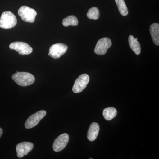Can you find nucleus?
I'll use <instances>...</instances> for the list:
<instances>
[{
  "instance_id": "nucleus-2",
  "label": "nucleus",
  "mask_w": 159,
  "mask_h": 159,
  "mask_svg": "<svg viewBox=\"0 0 159 159\" xmlns=\"http://www.w3.org/2000/svg\"><path fill=\"white\" fill-rule=\"evenodd\" d=\"M17 21L16 16L12 12L4 11L0 18V28L6 29H11L15 27Z\"/></svg>"
},
{
  "instance_id": "nucleus-16",
  "label": "nucleus",
  "mask_w": 159,
  "mask_h": 159,
  "mask_svg": "<svg viewBox=\"0 0 159 159\" xmlns=\"http://www.w3.org/2000/svg\"><path fill=\"white\" fill-rule=\"evenodd\" d=\"M120 14L126 16L128 14V10L124 0H115Z\"/></svg>"
},
{
  "instance_id": "nucleus-4",
  "label": "nucleus",
  "mask_w": 159,
  "mask_h": 159,
  "mask_svg": "<svg viewBox=\"0 0 159 159\" xmlns=\"http://www.w3.org/2000/svg\"><path fill=\"white\" fill-rule=\"evenodd\" d=\"M9 48L15 50L20 55H29L33 51L31 47L26 43L23 42H15L9 45Z\"/></svg>"
},
{
  "instance_id": "nucleus-9",
  "label": "nucleus",
  "mask_w": 159,
  "mask_h": 159,
  "mask_svg": "<svg viewBox=\"0 0 159 159\" xmlns=\"http://www.w3.org/2000/svg\"><path fill=\"white\" fill-rule=\"evenodd\" d=\"M69 139V136L67 134H61L54 141L53 145V150L56 152L61 151L67 145Z\"/></svg>"
},
{
  "instance_id": "nucleus-8",
  "label": "nucleus",
  "mask_w": 159,
  "mask_h": 159,
  "mask_svg": "<svg viewBox=\"0 0 159 159\" xmlns=\"http://www.w3.org/2000/svg\"><path fill=\"white\" fill-rule=\"evenodd\" d=\"M111 45L110 39L107 37L102 38L97 42L94 52L98 55H104Z\"/></svg>"
},
{
  "instance_id": "nucleus-15",
  "label": "nucleus",
  "mask_w": 159,
  "mask_h": 159,
  "mask_svg": "<svg viewBox=\"0 0 159 159\" xmlns=\"http://www.w3.org/2000/svg\"><path fill=\"white\" fill-rule=\"evenodd\" d=\"M62 25L64 27L77 26L78 25V19L74 16H69L63 20Z\"/></svg>"
},
{
  "instance_id": "nucleus-7",
  "label": "nucleus",
  "mask_w": 159,
  "mask_h": 159,
  "mask_svg": "<svg viewBox=\"0 0 159 159\" xmlns=\"http://www.w3.org/2000/svg\"><path fill=\"white\" fill-rule=\"evenodd\" d=\"M89 79V77L88 74H83L80 75L74 82L72 89L73 92L75 93L82 92L88 84Z\"/></svg>"
},
{
  "instance_id": "nucleus-18",
  "label": "nucleus",
  "mask_w": 159,
  "mask_h": 159,
  "mask_svg": "<svg viewBox=\"0 0 159 159\" xmlns=\"http://www.w3.org/2000/svg\"><path fill=\"white\" fill-rule=\"evenodd\" d=\"M3 134V129H2V128H1L0 127V138L2 137V135Z\"/></svg>"
},
{
  "instance_id": "nucleus-11",
  "label": "nucleus",
  "mask_w": 159,
  "mask_h": 159,
  "mask_svg": "<svg viewBox=\"0 0 159 159\" xmlns=\"http://www.w3.org/2000/svg\"><path fill=\"white\" fill-rule=\"evenodd\" d=\"M99 126L97 122H93L90 125L88 131L87 138L89 141L93 142L97 139L99 134Z\"/></svg>"
},
{
  "instance_id": "nucleus-3",
  "label": "nucleus",
  "mask_w": 159,
  "mask_h": 159,
  "mask_svg": "<svg viewBox=\"0 0 159 159\" xmlns=\"http://www.w3.org/2000/svg\"><path fill=\"white\" fill-rule=\"evenodd\" d=\"M18 14L24 21L32 23L35 21L37 12L34 9L28 6H22L19 9Z\"/></svg>"
},
{
  "instance_id": "nucleus-5",
  "label": "nucleus",
  "mask_w": 159,
  "mask_h": 159,
  "mask_svg": "<svg viewBox=\"0 0 159 159\" xmlns=\"http://www.w3.org/2000/svg\"><path fill=\"white\" fill-rule=\"evenodd\" d=\"M68 48V46L62 43L55 44L50 47L48 55L54 59H58L65 54Z\"/></svg>"
},
{
  "instance_id": "nucleus-13",
  "label": "nucleus",
  "mask_w": 159,
  "mask_h": 159,
  "mask_svg": "<svg viewBox=\"0 0 159 159\" xmlns=\"http://www.w3.org/2000/svg\"><path fill=\"white\" fill-rule=\"evenodd\" d=\"M129 43L131 49L137 55H139L141 53V46L140 43L138 41V38H134L133 35L129 37Z\"/></svg>"
},
{
  "instance_id": "nucleus-6",
  "label": "nucleus",
  "mask_w": 159,
  "mask_h": 159,
  "mask_svg": "<svg viewBox=\"0 0 159 159\" xmlns=\"http://www.w3.org/2000/svg\"><path fill=\"white\" fill-rule=\"evenodd\" d=\"M46 114L47 113L45 111L41 110L32 114L26 120L25 123V127L29 129L36 126L40 121L45 116Z\"/></svg>"
},
{
  "instance_id": "nucleus-14",
  "label": "nucleus",
  "mask_w": 159,
  "mask_h": 159,
  "mask_svg": "<svg viewBox=\"0 0 159 159\" xmlns=\"http://www.w3.org/2000/svg\"><path fill=\"white\" fill-rule=\"evenodd\" d=\"M116 109L114 107H110L104 109L103 111V116L104 119L107 121H110L116 116Z\"/></svg>"
},
{
  "instance_id": "nucleus-12",
  "label": "nucleus",
  "mask_w": 159,
  "mask_h": 159,
  "mask_svg": "<svg viewBox=\"0 0 159 159\" xmlns=\"http://www.w3.org/2000/svg\"><path fill=\"white\" fill-rule=\"evenodd\" d=\"M150 33L154 43L157 46L159 45V24L154 23L150 27Z\"/></svg>"
},
{
  "instance_id": "nucleus-17",
  "label": "nucleus",
  "mask_w": 159,
  "mask_h": 159,
  "mask_svg": "<svg viewBox=\"0 0 159 159\" xmlns=\"http://www.w3.org/2000/svg\"><path fill=\"white\" fill-rule=\"evenodd\" d=\"M88 18L90 19L98 20L99 17V11L97 7H94L89 9L87 14Z\"/></svg>"
},
{
  "instance_id": "nucleus-1",
  "label": "nucleus",
  "mask_w": 159,
  "mask_h": 159,
  "mask_svg": "<svg viewBox=\"0 0 159 159\" xmlns=\"http://www.w3.org/2000/svg\"><path fill=\"white\" fill-rule=\"evenodd\" d=\"M13 80L21 86L25 87L33 84L35 78L32 74L27 72H16L12 76Z\"/></svg>"
},
{
  "instance_id": "nucleus-10",
  "label": "nucleus",
  "mask_w": 159,
  "mask_h": 159,
  "mask_svg": "<svg viewBox=\"0 0 159 159\" xmlns=\"http://www.w3.org/2000/svg\"><path fill=\"white\" fill-rule=\"evenodd\" d=\"M34 148L33 143L29 142H22L19 143L16 146L18 157L21 158L27 155Z\"/></svg>"
}]
</instances>
